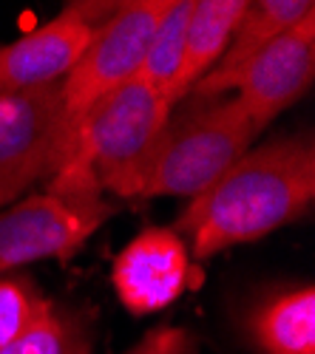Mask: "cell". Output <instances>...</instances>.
<instances>
[{
    "label": "cell",
    "instance_id": "obj_1",
    "mask_svg": "<svg viewBox=\"0 0 315 354\" xmlns=\"http://www.w3.org/2000/svg\"><path fill=\"white\" fill-rule=\"evenodd\" d=\"M315 201L312 136H281L250 151L193 196L177 221L190 258L259 241L298 221Z\"/></svg>",
    "mask_w": 315,
    "mask_h": 354
},
{
    "label": "cell",
    "instance_id": "obj_2",
    "mask_svg": "<svg viewBox=\"0 0 315 354\" xmlns=\"http://www.w3.org/2000/svg\"><path fill=\"white\" fill-rule=\"evenodd\" d=\"M170 113L174 102L136 74L111 88L80 116L63 162L85 165L102 193L142 198Z\"/></svg>",
    "mask_w": 315,
    "mask_h": 354
},
{
    "label": "cell",
    "instance_id": "obj_3",
    "mask_svg": "<svg viewBox=\"0 0 315 354\" xmlns=\"http://www.w3.org/2000/svg\"><path fill=\"white\" fill-rule=\"evenodd\" d=\"M247 111L231 100H205L179 122H170L142 198H193L231 170L259 136Z\"/></svg>",
    "mask_w": 315,
    "mask_h": 354
},
{
    "label": "cell",
    "instance_id": "obj_4",
    "mask_svg": "<svg viewBox=\"0 0 315 354\" xmlns=\"http://www.w3.org/2000/svg\"><path fill=\"white\" fill-rule=\"evenodd\" d=\"M46 193L0 213V278L37 261H66L114 216L94 182L51 179Z\"/></svg>",
    "mask_w": 315,
    "mask_h": 354
},
{
    "label": "cell",
    "instance_id": "obj_5",
    "mask_svg": "<svg viewBox=\"0 0 315 354\" xmlns=\"http://www.w3.org/2000/svg\"><path fill=\"white\" fill-rule=\"evenodd\" d=\"M315 77V9L276 40L255 48L224 74H202L185 100L205 102L231 94L264 131L278 113L298 102Z\"/></svg>",
    "mask_w": 315,
    "mask_h": 354
},
{
    "label": "cell",
    "instance_id": "obj_6",
    "mask_svg": "<svg viewBox=\"0 0 315 354\" xmlns=\"http://www.w3.org/2000/svg\"><path fill=\"white\" fill-rule=\"evenodd\" d=\"M69 147L63 82L0 94V207L48 182Z\"/></svg>",
    "mask_w": 315,
    "mask_h": 354
},
{
    "label": "cell",
    "instance_id": "obj_7",
    "mask_svg": "<svg viewBox=\"0 0 315 354\" xmlns=\"http://www.w3.org/2000/svg\"><path fill=\"white\" fill-rule=\"evenodd\" d=\"M174 3L177 0H128L102 26L94 28V40L63 80L69 136L80 116L102 94L139 74L159 26Z\"/></svg>",
    "mask_w": 315,
    "mask_h": 354
},
{
    "label": "cell",
    "instance_id": "obj_8",
    "mask_svg": "<svg viewBox=\"0 0 315 354\" xmlns=\"http://www.w3.org/2000/svg\"><path fill=\"white\" fill-rule=\"evenodd\" d=\"M190 250L174 227H145L111 267V283L131 315H154L190 289Z\"/></svg>",
    "mask_w": 315,
    "mask_h": 354
},
{
    "label": "cell",
    "instance_id": "obj_9",
    "mask_svg": "<svg viewBox=\"0 0 315 354\" xmlns=\"http://www.w3.org/2000/svg\"><path fill=\"white\" fill-rule=\"evenodd\" d=\"M91 40L94 26L60 9L48 23L12 43H0V94L63 82Z\"/></svg>",
    "mask_w": 315,
    "mask_h": 354
},
{
    "label": "cell",
    "instance_id": "obj_10",
    "mask_svg": "<svg viewBox=\"0 0 315 354\" xmlns=\"http://www.w3.org/2000/svg\"><path fill=\"white\" fill-rule=\"evenodd\" d=\"M247 326L262 354H315V289L304 283L270 295Z\"/></svg>",
    "mask_w": 315,
    "mask_h": 354
},
{
    "label": "cell",
    "instance_id": "obj_11",
    "mask_svg": "<svg viewBox=\"0 0 315 354\" xmlns=\"http://www.w3.org/2000/svg\"><path fill=\"white\" fill-rule=\"evenodd\" d=\"M247 6L250 0H193L185 32V54L174 85L177 105L188 97L193 82L216 66L227 43L233 40Z\"/></svg>",
    "mask_w": 315,
    "mask_h": 354
},
{
    "label": "cell",
    "instance_id": "obj_12",
    "mask_svg": "<svg viewBox=\"0 0 315 354\" xmlns=\"http://www.w3.org/2000/svg\"><path fill=\"white\" fill-rule=\"evenodd\" d=\"M312 9H315V0H250L233 40L227 43L216 66L205 74H224V71L236 68L255 48H262L264 43L276 40L278 35L287 32V28H293Z\"/></svg>",
    "mask_w": 315,
    "mask_h": 354
},
{
    "label": "cell",
    "instance_id": "obj_13",
    "mask_svg": "<svg viewBox=\"0 0 315 354\" xmlns=\"http://www.w3.org/2000/svg\"><path fill=\"white\" fill-rule=\"evenodd\" d=\"M0 354H91V332L77 315L51 301L32 326L0 343Z\"/></svg>",
    "mask_w": 315,
    "mask_h": 354
},
{
    "label": "cell",
    "instance_id": "obj_14",
    "mask_svg": "<svg viewBox=\"0 0 315 354\" xmlns=\"http://www.w3.org/2000/svg\"><path fill=\"white\" fill-rule=\"evenodd\" d=\"M48 304L51 298L28 275L12 272L0 278V343L32 326Z\"/></svg>",
    "mask_w": 315,
    "mask_h": 354
},
{
    "label": "cell",
    "instance_id": "obj_15",
    "mask_svg": "<svg viewBox=\"0 0 315 354\" xmlns=\"http://www.w3.org/2000/svg\"><path fill=\"white\" fill-rule=\"evenodd\" d=\"M125 354H199V340L182 326H156Z\"/></svg>",
    "mask_w": 315,
    "mask_h": 354
},
{
    "label": "cell",
    "instance_id": "obj_16",
    "mask_svg": "<svg viewBox=\"0 0 315 354\" xmlns=\"http://www.w3.org/2000/svg\"><path fill=\"white\" fill-rule=\"evenodd\" d=\"M128 0H66L63 3V12H71L77 15L80 20H85L89 26H102L114 12L120 6H125Z\"/></svg>",
    "mask_w": 315,
    "mask_h": 354
}]
</instances>
